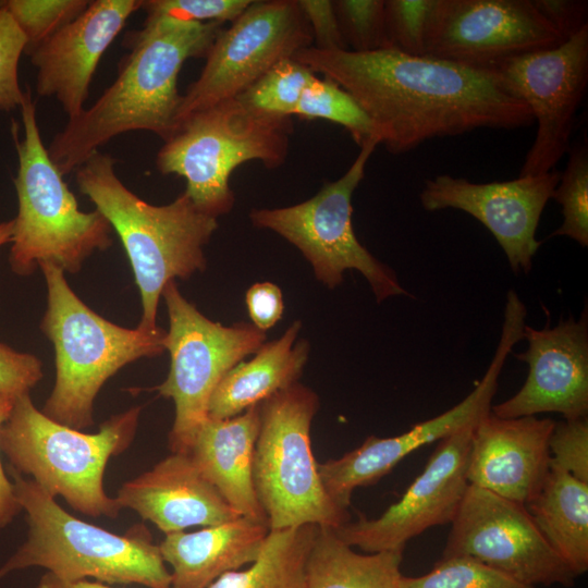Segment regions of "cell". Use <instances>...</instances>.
Returning a JSON list of instances; mask_svg holds the SVG:
<instances>
[{
	"label": "cell",
	"instance_id": "7",
	"mask_svg": "<svg viewBox=\"0 0 588 588\" xmlns=\"http://www.w3.org/2000/svg\"><path fill=\"white\" fill-rule=\"evenodd\" d=\"M20 109L23 139L17 137L15 123L12 128L19 158L14 179L19 210L13 219L11 269L19 275H28L40 264L49 262L75 273L95 250H105L112 244V228L97 209H78L64 175L42 143L28 88Z\"/></svg>",
	"mask_w": 588,
	"mask_h": 588
},
{
	"label": "cell",
	"instance_id": "37",
	"mask_svg": "<svg viewBox=\"0 0 588 588\" xmlns=\"http://www.w3.org/2000/svg\"><path fill=\"white\" fill-rule=\"evenodd\" d=\"M550 467L588 482L587 418L555 422L549 439Z\"/></svg>",
	"mask_w": 588,
	"mask_h": 588
},
{
	"label": "cell",
	"instance_id": "41",
	"mask_svg": "<svg viewBox=\"0 0 588 588\" xmlns=\"http://www.w3.org/2000/svg\"><path fill=\"white\" fill-rule=\"evenodd\" d=\"M531 3L564 40L588 26L586 0H531Z\"/></svg>",
	"mask_w": 588,
	"mask_h": 588
},
{
	"label": "cell",
	"instance_id": "21",
	"mask_svg": "<svg viewBox=\"0 0 588 588\" xmlns=\"http://www.w3.org/2000/svg\"><path fill=\"white\" fill-rule=\"evenodd\" d=\"M554 425L536 416L500 418L490 412L481 417L470 440L468 483L526 506L550 470Z\"/></svg>",
	"mask_w": 588,
	"mask_h": 588
},
{
	"label": "cell",
	"instance_id": "1",
	"mask_svg": "<svg viewBox=\"0 0 588 588\" xmlns=\"http://www.w3.org/2000/svg\"><path fill=\"white\" fill-rule=\"evenodd\" d=\"M293 58L345 89L372 122L380 144L394 155L432 138L534 123L527 105L495 70L393 49L353 52L310 46Z\"/></svg>",
	"mask_w": 588,
	"mask_h": 588
},
{
	"label": "cell",
	"instance_id": "11",
	"mask_svg": "<svg viewBox=\"0 0 588 588\" xmlns=\"http://www.w3.org/2000/svg\"><path fill=\"white\" fill-rule=\"evenodd\" d=\"M170 353L167 379L152 388L171 399L175 418L169 433L171 453H187L195 432L208 417L210 397L223 376L266 342V332L241 322L231 327L211 321L186 301L172 280L163 287Z\"/></svg>",
	"mask_w": 588,
	"mask_h": 588
},
{
	"label": "cell",
	"instance_id": "9",
	"mask_svg": "<svg viewBox=\"0 0 588 588\" xmlns=\"http://www.w3.org/2000/svg\"><path fill=\"white\" fill-rule=\"evenodd\" d=\"M318 408L317 394L298 382L259 404L253 478L270 530L336 529L350 522L348 511L329 498L318 473L310 440Z\"/></svg>",
	"mask_w": 588,
	"mask_h": 588
},
{
	"label": "cell",
	"instance_id": "36",
	"mask_svg": "<svg viewBox=\"0 0 588 588\" xmlns=\"http://www.w3.org/2000/svg\"><path fill=\"white\" fill-rule=\"evenodd\" d=\"M253 0H144L147 17H171L185 22H234Z\"/></svg>",
	"mask_w": 588,
	"mask_h": 588
},
{
	"label": "cell",
	"instance_id": "14",
	"mask_svg": "<svg viewBox=\"0 0 588 588\" xmlns=\"http://www.w3.org/2000/svg\"><path fill=\"white\" fill-rule=\"evenodd\" d=\"M451 524L442 558H471L534 587L575 583L523 504L468 485Z\"/></svg>",
	"mask_w": 588,
	"mask_h": 588
},
{
	"label": "cell",
	"instance_id": "23",
	"mask_svg": "<svg viewBox=\"0 0 588 588\" xmlns=\"http://www.w3.org/2000/svg\"><path fill=\"white\" fill-rule=\"evenodd\" d=\"M259 425V404L231 418L208 416L195 432L186 454L241 516L268 523L253 478Z\"/></svg>",
	"mask_w": 588,
	"mask_h": 588
},
{
	"label": "cell",
	"instance_id": "27",
	"mask_svg": "<svg viewBox=\"0 0 588 588\" xmlns=\"http://www.w3.org/2000/svg\"><path fill=\"white\" fill-rule=\"evenodd\" d=\"M334 528L318 526L306 562V588H400L403 550L359 554Z\"/></svg>",
	"mask_w": 588,
	"mask_h": 588
},
{
	"label": "cell",
	"instance_id": "24",
	"mask_svg": "<svg viewBox=\"0 0 588 588\" xmlns=\"http://www.w3.org/2000/svg\"><path fill=\"white\" fill-rule=\"evenodd\" d=\"M269 531L268 523L238 516L197 531L167 534L159 550L172 567V588H208L223 574L249 565Z\"/></svg>",
	"mask_w": 588,
	"mask_h": 588
},
{
	"label": "cell",
	"instance_id": "20",
	"mask_svg": "<svg viewBox=\"0 0 588 588\" xmlns=\"http://www.w3.org/2000/svg\"><path fill=\"white\" fill-rule=\"evenodd\" d=\"M143 0H93L72 22L34 48L36 90L56 97L69 120L79 115L98 63Z\"/></svg>",
	"mask_w": 588,
	"mask_h": 588
},
{
	"label": "cell",
	"instance_id": "39",
	"mask_svg": "<svg viewBox=\"0 0 588 588\" xmlns=\"http://www.w3.org/2000/svg\"><path fill=\"white\" fill-rule=\"evenodd\" d=\"M41 378L42 365L35 355L0 343V392L16 399L29 393Z\"/></svg>",
	"mask_w": 588,
	"mask_h": 588
},
{
	"label": "cell",
	"instance_id": "17",
	"mask_svg": "<svg viewBox=\"0 0 588 588\" xmlns=\"http://www.w3.org/2000/svg\"><path fill=\"white\" fill-rule=\"evenodd\" d=\"M476 424L440 440L420 475L379 517L362 515L336 528L338 536L369 553L403 550L428 528L451 523L469 485L466 471Z\"/></svg>",
	"mask_w": 588,
	"mask_h": 588
},
{
	"label": "cell",
	"instance_id": "3",
	"mask_svg": "<svg viewBox=\"0 0 588 588\" xmlns=\"http://www.w3.org/2000/svg\"><path fill=\"white\" fill-rule=\"evenodd\" d=\"M114 163L111 156L97 151L75 170V179L120 237L140 294L138 327L152 330L166 284L206 268L203 249L218 222L185 193L168 205L148 204L122 183Z\"/></svg>",
	"mask_w": 588,
	"mask_h": 588
},
{
	"label": "cell",
	"instance_id": "2",
	"mask_svg": "<svg viewBox=\"0 0 588 588\" xmlns=\"http://www.w3.org/2000/svg\"><path fill=\"white\" fill-rule=\"evenodd\" d=\"M223 29L217 22L146 17L143 28L125 36L128 53L115 81L95 103L52 138L48 154L62 175L75 171L113 137L149 131L166 142L176 128L182 95L177 78L184 62L206 57Z\"/></svg>",
	"mask_w": 588,
	"mask_h": 588
},
{
	"label": "cell",
	"instance_id": "15",
	"mask_svg": "<svg viewBox=\"0 0 588 588\" xmlns=\"http://www.w3.org/2000/svg\"><path fill=\"white\" fill-rule=\"evenodd\" d=\"M537 121L519 176L554 170L567 152L588 84V26L561 45L509 59L495 69Z\"/></svg>",
	"mask_w": 588,
	"mask_h": 588
},
{
	"label": "cell",
	"instance_id": "12",
	"mask_svg": "<svg viewBox=\"0 0 588 588\" xmlns=\"http://www.w3.org/2000/svg\"><path fill=\"white\" fill-rule=\"evenodd\" d=\"M313 41L297 0L253 1L215 39L199 77L182 95L176 127L194 112L238 97L275 63Z\"/></svg>",
	"mask_w": 588,
	"mask_h": 588
},
{
	"label": "cell",
	"instance_id": "30",
	"mask_svg": "<svg viewBox=\"0 0 588 588\" xmlns=\"http://www.w3.org/2000/svg\"><path fill=\"white\" fill-rule=\"evenodd\" d=\"M315 76L316 73L293 57L286 58L275 63L236 98L260 113L292 117L304 90Z\"/></svg>",
	"mask_w": 588,
	"mask_h": 588
},
{
	"label": "cell",
	"instance_id": "10",
	"mask_svg": "<svg viewBox=\"0 0 588 588\" xmlns=\"http://www.w3.org/2000/svg\"><path fill=\"white\" fill-rule=\"evenodd\" d=\"M379 144L377 138L366 140L347 171L326 183L308 200L283 208L253 209L249 213L255 226L269 229L296 246L316 278L328 287L341 284L343 272L355 269L367 279L378 303L390 296L409 295L394 271L359 243L352 225V196Z\"/></svg>",
	"mask_w": 588,
	"mask_h": 588
},
{
	"label": "cell",
	"instance_id": "6",
	"mask_svg": "<svg viewBox=\"0 0 588 588\" xmlns=\"http://www.w3.org/2000/svg\"><path fill=\"white\" fill-rule=\"evenodd\" d=\"M142 408L132 407L85 433L47 417L29 393L17 396L0 433L10 467L28 475L53 498L61 497L87 516L115 518L122 507L103 488L109 460L135 438Z\"/></svg>",
	"mask_w": 588,
	"mask_h": 588
},
{
	"label": "cell",
	"instance_id": "29",
	"mask_svg": "<svg viewBox=\"0 0 588 588\" xmlns=\"http://www.w3.org/2000/svg\"><path fill=\"white\" fill-rule=\"evenodd\" d=\"M294 115L338 123L350 132L359 147L370 138L379 140L372 122L355 99L326 76L319 78L316 75L313 78L304 90Z\"/></svg>",
	"mask_w": 588,
	"mask_h": 588
},
{
	"label": "cell",
	"instance_id": "40",
	"mask_svg": "<svg viewBox=\"0 0 588 588\" xmlns=\"http://www.w3.org/2000/svg\"><path fill=\"white\" fill-rule=\"evenodd\" d=\"M311 30L316 48L320 50H348L342 37L333 1L297 0Z\"/></svg>",
	"mask_w": 588,
	"mask_h": 588
},
{
	"label": "cell",
	"instance_id": "33",
	"mask_svg": "<svg viewBox=\"0 0 588 588\" xmlns=\"http://www.w3.org/2000/svg\"><path fill=\"white\" fill-rule=\"evenodd\" d=\"M88 0H8L5 9L26 39L24 52L51 37L77 17Z\"/></svg>",
	"mask_w": 588,
	"mask_h": 588
},
{
	"label": "cell",
	"instance_id": "28",
	"mask_svg": "<svg viewBox=\"0 0 588 588\" xmlns=\"http://www.w3.org/2000/svg\"><path fill=\"white\" fill-rule=\"evenodd\" d=\"M317 528L270 530L247 568L228 572L208 588H306V562Z\"/></svg>",
	"mask_w": 588,
	"mask_h": 588
},
{
	"label": "cell",
	"instance_id": "13",
	"mask_svg": "<svg viewBox=\"0 0 588 588\" xmlns=\"http://www.w3.org/2000/svg\"><path fill=\"white\" fill-rule=\"evenodd\" d=\"M525 318L524 303L516 294H507L502 333L494 356L480 382L457 405L399 436H370L343 456L318 464L321 483L329 498L339 507L347 510L355 489L376 483L412 452L476 424L489 414L506 357L524 339Z\"/></svg>",
	"mask_w": 588,
	"mask_h": 588
},
{
	"label": "cell",
	"instance_id": "19",
	"mask_svg": "<svg viewBox=\"0 0 588 588\" xmlns=\"http://www.w3.org/2000/svg\"><path fill=\"white\" fill-rule=\"evenodd\" d=\"M528 348L515 356L529 366L520 390L491 407L500 418L560 413L565 420L588 414V318H569L556 327L540 330L525 326Z\"/></svg>",
	"mask_w": 588,
	"mask_h": 588
},
{
	"label": "cell",
	"instance_id": "18",
	"mask_svg": "<svg viewBox=\"0 0 588 588\" xmlns=\"http://www.w3.org/2000/svg\"><path fill=\"white\" fill-rule=\"evenodd\" d=\"M560 177L555 169L491 183L441 174L425 181L419 199L428 211L453 208L476 218L493 234L512 270L528 273L541 244L536 230Z\"/></svg>",
	"mask_w": 588,
	"mask_h": 588
},
{
	"label": "cell",
	"instance_id": "46",
	"mask_svg": "<svg viewBox=\"0 0 588 588\" xmlns=\"http://www.w3.org/2000/svg\"><path fill=\"white\" fill-rule=\"evenodd\" d=\"M5 1H7V0H0V9H2V8L4 7Z\"/></svg>",
	"mask_w": 588,
	"mask_h": 588
},
{
	"label": "cell",
	"instance_id": "22",
	"mask_svg": "<svg viewBox=\"0 0 588 588\" xmlns=\"http://www.w3.org/2000/svg\"><path fill=\"white\" fill-rule=\"evenodd\" d=\"M115 499L122 509L135 511L164 535L241 516L185 453H171L124 482Z\"/></svg>",
	"mask_w": 588,
	"mask_h": 588
},
{
	"label": "cell",
	"instance_id": "34",
	"mask_svg": "<svg viewBox=\"0 0 588 588\" xmlns=\"http://www.w3.org/2000/svg\"><path fill=\"white\" fill-rule=\"evenodd\" d=\"M333 7L350 51L388 49L384 0H335Z\"/></svg>",
	"mask_w": 588,
	"mask_h": 588
},
{
	"label": "cell",
	"instance_id": "38",
	"mask_svg": "<svg viewBox=\"0 0 588 588\" xmlns=\"http://www.w3.org/2000/svg\"><path fill=\"white\" fill-rule=\"evenodd\" d=\"M26 39L5 4L0 9V110L12 111L21 107L24 90L20 86L19 61Z\"/></svg>",
	"mask_w": 588,
	"mask_h": 588
},
{
	"label": "cell",
	"instance_id": "31",
	"mask_svg": "<svg viewBox=\"0 0 588 588\" xmlns=\"http://www.w3.org/2000/svg\"><path fill=\"white\" fill-rule=\"evenodd\" d=\"M569 157L552 198L562 206L563 222L552 236H568L583 247L588 245V148L579 144Z\"/></svg>",
	"mask_w": 588,
	"mask_h": 588
},
{
	"label": "cell",
	"instance_id": "43",
	"mask_svg": "<svg viewBox=\"0 0 588 588\" xmlns=\"http://www.w3.org/2000/svg\"><path fill=\"white\" fill-rule=\"evenodd\" d=\"M14 401L15 397L0 392V433L12 412ZM20 511L21 507L14 494L13 483L4 473L0 456V528L9 525Z\"/></svg>",
	"mask_w": 588,
	"mask_h": 588
},
{
	"label": "cell",
	"instance_id": "8",
	"mask_svg": "<svg viewBox=\"0 0 588 588\" xmlns=\"http://www.w3.org/2000/svg\"><path fill=\"white\" fill-rule=\"evenodd\" d=\"M291 117L253 110L233 98L184 119L160 148L156 166L162 174L185 179V194L201 212L218 218L234 206L231 173L258 160L268 169L287 156Z\"/></svg>",
	"mask_w": 588,
	"mask_h": 588
},
{
	"label": "cell",
	"instance_id": "35",
	"mask_svg": "<svg viewBox=\"0 0 588 588\" xmlns=\"http://www.w3.org/2000/svg\"><path fill=\"white\" fill-rule=\"evenodd\" d=\"M436 0H384L388 49L425 56L426 33Z\"/></svg>",
	"mask_w": 588,
	"mask_h": 588
},
{
	"label": "cell",
	"instance_id": "42",
	"mask_svg": "<svg viewBox=\"0 0 588 588\" xmlns=\"http://www.w3.org/2000/svg\"><path fill=\"white\" fill-rule=\"evenodd\" d=\"M246 306L253 324L265 332L282 317V292L271 282L255 283L246 292Z\"/></svg>",
	"mask_w": 588,
	"mask_h": 588
},
{
	"label": "cell",
	"instance_id": "16",
	"mask_svg": "<svg viewBox=\"0 0 588 588\" xmlns=\"http://www.w3.org/2000/svg\"><path fill=\"white\" fill-rule=\"evenodd\" d=\"M563 41L531 0H436L425 56L494 70L509 59Z\"/></svg>",
	"mask_w": 588,
	"mask_h": 588
},
{
	"label": "cell",
	"instance_id": "4",
	"mask_svg": "<svg viewBox=\"0 0 588 588\" xmlns=\"http://www.w3.org/2000/svg\"><path fill=\"white\" fill-rule=\"evenodd\" d=\"M13 490L26 513L27 538L0 568V578L12 571L44 567L63 581L87 577L108 584H138L172 588L171 573L159 546L144 525L117 535L64 511L51 494L12 467Z\"/></svg>",
	"mask_w": 588,
	"mask_h": 588
},
{
	"label": "cell",
	"instance_id": "26",
	"mask_svg": "<svg viewBox=\"0 0 588 588\" xmlns=\"http://www.w3.org/2000/svg\"><path fill=\"white\" fill-rule=\"evenodd\" d=\"M535 524L576 576L588 569V482L550 467L526 505Z\"/></svg>",
	"mask_w": 588,
	"mask_h": 588
},
{
	"label": "cell",
	"instance_id": "45",
	"mask_svg": "<svg viewBox=\"0 0 588 588\" xmlns=\"http://www.w3.org/2000/svg\"><path fill=\"white\" fill-rule=\"evenodd\" d=\"M14 222L13 220L0 223V247L11 243L13 235Z\"/></svg>",
	"mask_w": 588,
	"mask_h": 588
},
{
	"label": "cell",
	"instance_id": "5",
	"mask_svg": "<svg viewBox=\"0 0 588 588\" xmlns=\"http://www.w3.org/2000/svg\"><path fill=\"white\" fill-rule=\"evenodd\" d=\"M47 284L41 331L52 342L56 381L41 412L76 430L94 425V402L105 382L125 365L166 351L167 331L126 329L90 309L71 290L64 271L39 265Z\"/></svg>",
	"mask_w": 588,
	"mask_h": 588
},
{
	"label": "cell",
	"instance_id": "44",
	"mask_svg": "<svg viewBox=\"0 0 588 588\" xmlns=\"http://www.w3.org/2000/svg\"><path fill=\"white\" fill-rule=\"evenodd\" d=\"M37 588H112L101 583L88 581L86 579L77 581H63L47 573L39 580Z\"/></svg>",
	"mask_w": 588,
	"mask_h": 588
},
{
	"label": "cell",
	"instance_id": "32",
	"mask_svg": "<svg viewBox=\"0 0 588 588\" xmlns=\"http://www.w3.org/2000/svg\"><path fill=\"white\" fill-rule=\"evenodd\" d=\"M400 588H535L466 556L441 558L427 574L402 576Z\"/></svg>",
	"mask_w": 588,
	"mask_h": 588
},
{
	"label": "cell",
	"instance_id": "25",
	"mask_svg": "<svg viewBox=\"0 0 588 588\" xmlns=\"http://www.w3.org/2000/svg\"><path fill=\"white\" fill-rule=\"evenodd\" d=\"M301 321H294L278 340L265 343L249 362H240L216 387L208 416H237L297 383L309 354L305 340L296 342Z\"/></svg>",
	"mask_w": 588,
	"mask_h": 588
}]
</instances>
